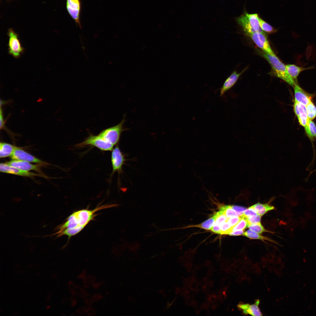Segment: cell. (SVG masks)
<instances>
[{
    "mask_svg": "<svg viewBox=\"0 0 316 316\" xmlns=\"http://www.w3.org/2000/svg\"><path fill=\"white\" fill-rule=\"evenodd\" d=\"M116 204L104 205L97 207L92 210L83 209L76 211L70 215L65 221L58 225L55 229L57 231L49 236L55 235L66 229H71L76 234L81 231L96 216L98 211L102 209L117 206Z\"/></svg>",
    "mask_w": 316,
    "mask_h": 316,
    "instance_id": "cell-1",
    "label": "cell"
},
{
    "mask_svg": "<svg viewBox=\"0 0 316 316\" xmlns=\"http://www.w3.org/2000/svg\"><path fill=\"white\" fill-rule=\"evenodd\" d=\"M260 54L270 65L272 69L278 78L282 80L289 85L294 87L296 83L288 74L286 65L282 63L276 55H272L260 51Z\"/></svg>",
    "mask_w": 316,
    "mask_h": 316,
    "instance_id": "cell-2",
    "label": "cell"
},
{
    "mask_svg": "<svg viewBox=\"0 0 316 316\" xmlns=\"http://www.w3.org/2000/svg\"><path fill=\"white\" fill-rule=\"evenodd\" d=\"M125 121V115L121 121L118 124L102 130L98 134L105 140L114 145L119 142L122 133L128 130L123 126Z\"/></svg>",
    "mask_w": 316,
    "mask_h": 316,
    "instance_id": "cell-3",
    "label": "cell"
},
{
    "mask_svg": "<svg viewBox=\"0 0 316 316\" xmlns=\"http://www.w3.org/2000/svg\"><path fill=\"white\" fill-rule=\"evenodd\" d=\"M88 145L95 147L102 151H112L114 146L98 135H95L90 133L83 141L75 145V147H83Z\"/></svg>",
    "mask_w": 316,
    "mask_h": 316,
    "instance_id": "cell-4",
    "label": "cell"
},
{
    "mask_svg": "<svg viewBox=\"0 0 316 316\" xmlns=\"http://www.w3.org/2000/svg\"><path fill=\"white\" fill-rule=\"evenodd\" d=\"M7 35L8 37L7 44L8 54L16 59L19 58L25 49L22 46L18 35L11 28L8 29Z\"/></svg>",
    "mask_w": 316,
    "mask_h": 316,
    "instance_id": "cell-5",
    "label": "cell"
},
{
    "mask_svg": "<svg viewBox=\"0 0 316 316\" xmlns=\"http://www.w3.org/2000/svg\"><path fill=\"white\" fill-rule=\"evenodd\" d=\"M248 36L262 51L271 55H276L272 49L264 33L255 32Z\"/></svg>",
    "mask_w": 316,
    "mask_h": 316,
    "instance_id": "cell-6",
    "label": "cell"
},
{
    "mask_svg": "<svg viewBox=\"0 0 316 316\" xmlns=\"http://www.w3.org/2000/svg\"><path fill=\"white\" fill-rule=\"evenodd\" d=\"M118 145L113 149L111 154V160L112 167V175L116 172L119 174L121 173L123 166L126 160Z\"/></svg>",
    "mask_w": 316,
    "mask_h": 316,
    "instance_id": "cell-7",
    "label": "cell"
},
{
    "mask_svg": "<svg viewBox=\"0 0 316 316\" xmlns=\"http://www.w3.org/2000/svg\"><path fill=\"white\" fill-rule=\"evenodd\" d=\"M81 4L80 0H66L67 11L77 25L81 28L80 20Z\"/></svg>",
    "mask_w": 316,
    "mask_h": 316,
    "instance_id": "cell-8",
    "label": "cell"
},
{
    "mask_svg": "<svg viewBox=\"0 0 316 316\" xmlns=\"http://www.w3.org/2000/svg\"><path fill=\"white\" fill-rule=\"evenodd\" d=\"M10 157L13 160H22L39 164H46L45 162L17 147Z\"/></svg>",
    "mask_w": 316,
    "mask_h": 316,
    "instance_id": "cell-9",
    "label": "cell"
},
{
    "mask_svg": "<svg viewBox=\"0 0 316 316\" xmlns=\"http://www.w3.org/2000/svg\"><path fill=\"white\" fill-rule=\"evenodd\" d=\"M0 171L3 173L25 177H32L40 176L35 173L23 171L11 166L5 163L0 164Z\"/></svg>",
    "mask_w": 316,
    "mask_h": 316,
    "instance_id": "cell-10",
    "label": "cell"
},
{
    "mask_svg": "<svg viewBox=\"0 0 316 316\" xmlns=\"http://www.w3.org/2000/svg\"><path fill=\"white\" fill-rule=\"evenodd\" d=\"M293 109L300 124L305 127L308 121L306 106L302 103L295 101Z\"/></svg>",
    "mask_w": 316,
    "mask_h": 316,
    "instance_id": "cell-11",
    "label": "cell"
},
{
    "mask_svg": "<svg viewBox=\"0 0 316 316\" xmlns=\"http://www.w3.org/2000/svg\"><path fill=\"white\" fill-rule=\"evenodd\" d=\"M5 163L10 166L24 171H29L34 170L40 171V166L38 165L33 164L24 161L12 159Z\"/></svg>",
    "mask_w": 316,
    "mask_h": 316,
    "instance_id": "cell-12",
    "label": "cell"
},
{
    "mask_svg": "<svg viewBox=\"0 0 316 316\" xmlns=\"http://www.w3.org/2000/svg\"><path fill=\"white\" fill-rule=\"evenodd\" d=\"M245 70L241 72L238 73L234 71L225 80L222 87L220 89V96H222L228 90L231 88L235 84L239 77L244 72Z\"/></svg>",
    "mask_w": 316,
    "mask_h": 316,
    "instance_id": "cell-13",
    "label": "cell"
},
{
    "mask_svg": "<svg viewBox=\"0 0 316 316\" xmlns=\"http://www.w3.org/2000/svg\"><path fill=\"white\" fill-rule=\"evenodd\" d=\"M293 87L295 101L302 103L306 106L312 102L311 97L297 83Z\"/></svg>",
    "mask_w": 316,
    "mask_h": 316,
    "instance_id": "cell-14",
    "label": "cell"
},
{
    "mask_svg": "<svg viewBox=\"0 0 316 316\" xmlns=\"http://www.w3.org/2000/svg\"><path fill=\"white\" fill-rule=\"evenodd\" d=\"M259 303V300H257L253 304L241 303L238 305V307L244 314L253 316H262V314L258 307Z\"/></svg>",
    "mask_w": 316,
    "mask_h": 316,
    "instance_id": "cell-15",
    "label": "cell"
},
{
    "mask_svg": "<svg viewBox=\"0 0 316 316\" xmlns=\"http://www.w3.org/2000/svg\"><path fill=\"white\" fill-rule=\"evenodd\" d=\"M236 19L238 24L242 27L247 35H248L255 32L250 24L246 12L245 11L243 14L236 18Z\"/></svg>",
    "mask_w": 316,
    "mask_h": 316,
    "instance_id": "cell-16",
    "label": "cell"
},
{
    "mask_svg": "<svg viewBox=\"0 0 316 316\" xmlns=\"http://www.w3.org/2000/svg\"><path fill=\"white\" fill-rule=\"evenodd\" d=\"M17 147L8 143L1 142L0 157L4 158L11 156Z\"/></svg>",
    "mask_w": 316,
    "mask_h": 316,
    "instance_id": "cell-17",
    "label": "cell"
},
{
    "mask_svg": "<svg viewBox=\"0 0 316 316\" xmlns=\"http://www.w3.org/2000/svg\"><path fill=\"white\" fill-rule=\"evenodd\" d=\"M286 66L288 74L296 83H297V78L300 73L307 69L305 68L293 64H287Z\"/></svg>",
    "mask_w": 316,
    "mask_h": 316,
    "instance_id": "cell-18",
    "label": "cell"
},
{
    "mask_svg": "<svg viewBox=\"0 0 316 316\" xmlns=\"http://www.w3.org/2000/svg\"><path fill=\"white\" fill-rule=\"evenodd\" d=\"M246 14L250 25L255 31V32L264 33L260 26L259 21V16L258 14H249L246 12Z\"/></svg>",
    "mask_w": 316,
    "mask_h": 316,
    "instance_id": "cell-19",
    "label": "cell"
},
{
    "mask_svg": "<svg viewBox=\"0 0 316 316\" xmlns=\"http://www.w3.org/2000/svg\"><path fill=\"white\" fill-rule=\"evenodd\" d=\"M251 206L255 209L258 214L261 216L268 212L274 209L273 206L268 204H262L259 202Z\"/></svg>",
    "mask_w": 316,
    "mask_h": 316,
    "instance_id": "cell-20",
    "label": "cell"
},
{
    "mask_svg": "<svg viewBox=\"0 0 316 316\" xmlns=\"http://www.w3.org/2000/svg\"><path fill=\"white\" fill-rule=\"evenodd\" d=\"M215 216L214 214L212 217L199 224L190 226L200 228L206 230H211L214 224Z\"/></svg>",
    "mask_w": 316,
    "mask_h": 316,
    "instance_id": "cell-21",
    "label": "cell"
},
{
    "mask_svg": "<svg viewBox=\"0 0 316 316\" xmlns=\"http://www.w3.org/2000/svg\"><path fill=\"white\" fill-rule=\"evenodd\" d=\"M244 236L252 239H259L264 241L268 240L272 241V240L267 237L263 236L251 230H248L245 232Z\"/></svg>",
    "mask_w": 316,
    "mask_h": 316,
    "instance_id": "cell-22",
    "label": "cell"
},
{
    "mask_svg": "<svg viewBox=\"0 0 316 316\" xmlns=\"http://www.w3.org/2000/svg\"><path fill=\"white\" fill-rule=\"evenodd\" d=\"M259 21L260 27L262 31L269 33H274L276 31V30L275 28L260 17L259 18Z\"/></svg>",
    "mask_w": 316,
    "mask_h": 316,
    "instance_id": "cell-23",
    "label": "cell"
},
{
    "mask_svg": "<svg viewBox=\"0 0 316 316\" xmlns=\"http://www.w3.org/2000/svg\"><path fill=\"white\" fill-rule=\"evenodd\" d=\"M222 210L228 218L238 216L231 205H226L222 206L220 209Z\"/></svg>",
    "mask_w": 316,
    "mask_h": 316,
    "instance_id": "cell-24",
    "label": "cell"
},
{
    "mask_svg": "<svg viewBox=\"0 0 316 316\" xmlns=\"http://www.w3.org/2000/svg\"><path fill=\"white\" fill-rule=\"evenodd\" d=\"M307 115L309 120H312L316 116V107L312 102L306 106Z\"/></svg>",
    "mask_w": 316,
    "mask_h": 316,
    "instance_id": "cell-25",
    "label": "cell"
},
{
    "mask_svg": "<svg viewBox=\"0 0 316 316\" xmlns=\"http://www.w3.org/2000/svg\"><path fill=\"white\" fill-rule=\"evenodd\" d=\"M215 221L214 224L220 226L223 222L226 221L228 218L225 215L223 212L220 210L215 214Z\"/></svg>",
    "mask_w": 316,
    "mask_h": 316,
    "instance_id": "cell-26",
    "label": "cell"
},
{
    "mask_svg": "<svg viewBox=\"0 0 316 316\" xmlns=\"http://www.w3.org/2000/svg\"><path fill=\"white\" fill-rule=\"evenodd\" d=\"M248 227L250 230L259 233L261 234L264 232L268 231L264 228L260 222L250 224Z\"/></svg>",
    "mask_w": 316,
    "mask_h": 316,
    "instance_id": "cell-27",
    "label": "cell"
},
{
    "mask_svg": "<svg viewBox=\"0 0 316 316\" xmlns=\"http://www.w3.org/2000/svg\"><path fill=\"white\" fill-rule=\"evenodd\" d=\"M220 227L221 235L229 234L232 232L233 228L228 223L227 220L221 224Z\"/></svg>",
    "mask_w": 316,
    "mask_h": 316,
    "instance_id": "cell-28",
    "label": "cell"
},
{
    "mask_svg": "<svg viewBox=\"0 0 316 316\" xmlns=\"http://www.w3.org/2000/svg\"><path fill=\"white\" fill-rule=\"evenodd\" d=\"M248 227V223L246 219L241 218L238 223L233 228L232 232L240 230H243Z\"/></svg>",
    "mask_w": 316,
    "mask_h": 316,
    "instance_id": "cell-29",
    "label": "cell"
},
{
    "mask_svg": "<svg viewBox=\"0 0 316 316\" xmlns=\"http://www.w3.org/2000/svg\"><path fill=\"white\" fill-rule=\"evenodd\" d=\"M255 209L252 207H250L244 211L243 214L241 217V218L246 219L248 218L257 214Z\"/></svg>",
    "mask_w": 316,
    "mask_h": 316,
    "instance_id": "cell-30",
    "label": "cell"
},
{
    "mask_svg": "<svg viewBox=\"0 0 316 316\" xmlns=\"http://www.w3.org/2000/svg\"><path fill=\"white\" fill-rule=\"evenodd\" d=\"M261 216L257 214L248 218L246 220L248 223V226L252 224H254L260 223L261 220Z\"/></svg>",
    "mask_w": 316,
    "mask_h": 316,
    "instance_id": "cell-31",
    "label": "cell"
},
{
    "mask_svg": "<svg viewBox=\"0 0 316 316\" xmlns=\"http://www.w3.org/2000/svg\"><path fill=\"white\" fill-rule=\"evenodd\" d=\"M241 219V218L239 216L234 217L228 218L227 222L232 227H233L238 223Z\"/></svg>",
    "mask_w": 316,
    "mask_h": 316,
    "instance_id": "cell-32",
    "label": "cell"
},
{
    "mask_svg": "<svg viewBox=\"0 0 316 316\" xmlns=\"http://www.w3.org/2000/svg\"><path fill=\"white\" fill-rule=\"evenodd\" d=\"M231 206L239 217L241 216L243 214L244 211L246 209L245 207L237 205H231Z\"/></svg>",
    "mask_w": 316,
    "mask_h": 316,
    "instance_id": "cell-33",
    "label": "cell"
},
{
    "mask_svg": "<svg viewBox=\"0 0 316 316\" xmlns=\"http://www.w3.org/2000/svg\"><path fill=\"white\" fill-rule=\"evenodd\" d=\"M211 230L212 232L215 233L220 234V226L218 225L214 224Z\"/></svg>",
    "mask_w": 316,
    "mask_h": 316,
    "instance_id": "cell-34",
    "label": "cell"
},
{
    "mask_svg": "<svg viewBox=\"0 0 316 316\" xmlns=\"http://www.w3.org/2000/svg\"><path fill=\"white\" fill-rule=\"evenodd\" d=\"M244 233L243 230H240L232 231L229 233V235L232 236H237L243 235Z\"/></svg>",
    "mask_w": 316,
    "mask_h": 316,
    "instance_id": "cell-35",
    "label": "cell"
},
{
    "mask_svg": "<svg viewBox=\"0 0 316 316\" xmlns=\"http://www.w3.org/2000/svg\"><path fill=\"white\" fill-rule=\"evenodd\" d=\"M0 128H3L4 126V120L2 110L1 107L0 109Z\"/></svg>",
    "mask_w": 316,
    "mask_h": 316,
    "instance_id": "cell-36",
    "label": "cell"
},
{
    "mask_svg": "<svg viewBox=\"0 0 316 316\" xmlns=\"http://www.w3.org/2000/svg\"><path fill=\"white\" fill-rule=\"evenodd\" d=\"M314 172H316V169H315V170H313L312 171H311L310 172V173L309 175H308V177L306 178V180H307L308 178L310 176V175L312 173H313Z\"/></svg>",
    "mask_w": 316,
    "mask_h": 316,
    "instance_id": "cell-37",
    "label": "cell"
}]
</instances>
